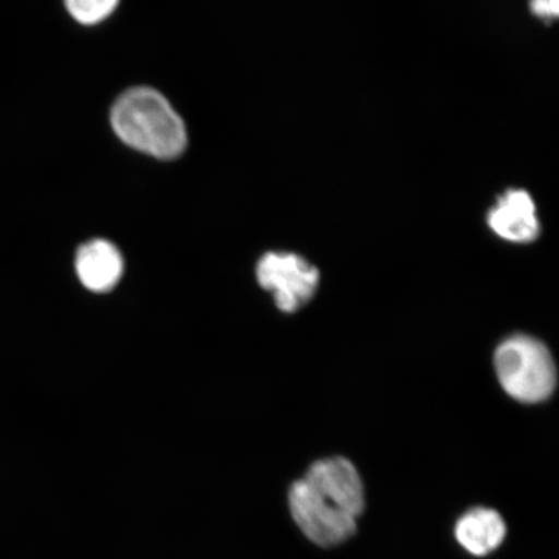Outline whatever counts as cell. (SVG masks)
<instances>
[{
  "label": "cell",
  "mask_w": 559,
  "mask_h": 559,
  "mask_svg": "<svg viewBox=\"0 0 559 559\" xmlns=\"http://www.w3.org/2000/svg\"><path fill=\"white\" fill-rule=\"evenodd\" d=\"M454 539L466 554L485 558L499 550L508 535V524L498 510L474 507L454 523Z\"/></svg>",
  "instance_id": "obj_6"
},
{
  "label": "cell",
  "mask_w": 559,
  "mask_h": 559,
  "mask_svg": "<svg viewBox=\"0 0 559 559\" xmlns=\"http://www.w3.org/2000/svg\"><path fill=\"white\" fill-rule=\"evenodd\" d=\"M69 15L83 25H95L108 19L120 0H64Z\"/></svg>",
  "instance_id": "obj_8"
},
{
  "label": "cell",
  "mask_w": 559,
  "mask_h": 559,
  "mask_svg": "<svg viewBox=\"0 0 559 559\" xmlns=\"http://www.w3.org/2000/svg\"><path fill=\"white\" fill-rule=\"evenodd\" d=\"M530 11L543 21H555L559 15V0H530Z\"/></svg>",
  "instance_id": "obj_9"
},
{
  "label": "cell",
  "mask_w": 559,
  "mask_h": 559,
  "mask_svg": "<svg viewBox=\"0 0 559 559\" xmlns=\"http://www.w3.org/2000/svg\"><path fill=\"white\" fill-rule=\"evenodd\" d=\"M123 269L121 251L108 240H90L76 250V276L91 292L105 293L114 289L122 277Z\"/></svg>",
  "instance_id": "obj_7"
},
{
  "label": "cell",
  "mask_w": 559,
  "mask_h": 559,
  "mask_svg": "<svg viewBox=\"0 0 559 559\" xmlns=\"http://www.w3.org/2000/svg\"><path fill=\"white\" fill-rule=\"evenodd\" d=\"M496 374L502 389L522 403H539L554 394L557 370L549 349L528 335L502 342L495 354Z\"/></svg>",
  "instance_id": "obj_3"
},
{
  "label": "cell",
  "mask_w": 559,
  "mask_h": 559,
  "mask_svg": "<svg viewBox=\"0 0 559 559\" xmlns=\"http://www.w3.org/2000/svg\"><path fill=\"white\" fill-rule=\"evenodd\" d=\"M319 271L302 257L292 253L264 254L257 265V278L265 290L274 293L276 306L284 312H295L314 295Z\"/></svg>",
  "instance_id": "obj_4"
},
{
  "label": "cell",
  "mask_w": 559,
  "mask_h": 559,
  "mask_svg": "<svg viewBox=\"0 0 559 559\" xmlns=\"http://www.w3.org/2000/svg\"><path fill=\"white\" fill-rule=\"evenodd\" d=\"M489 228L510 242L528 243L540 234L535 201L527 191L512 188L500 195L487 215Z\"/></svg>",
  "instance_id": "obj_5"
},
{
  "label": "cell",
  "mask_w": 559,
  "mask_h": 559,
  "mask_svg": "<svg viewBox=\"0 0 559 559\" xmlns=\"http://www.w3.org/2000/svg\"><path fill=\"white\" fill-rule=\"evenodd\" d=\"M110 123L124 144L152 157L177 158L187 146L183 120L155 88L126 91L111 108Z\"/></svg>",
  "instance_id": "obj_2"
},
{
  "label": "cell",
  "mask_w": 559,
  "mask_h": 559,
  "mask_svg": "<svg viewBox=\"0 0 559 559\" xmlns=\"http://www.w3.org/2000/svg\"><path fill=\"white\" fill-rule=\"evenodd\" d=\"M289 510L300 533L319 548L345 544L366 510L365 485L345 457L317 461L289 489Z\"/></svg>",
  "instance_id": "obj_1"
}]
</instances>
